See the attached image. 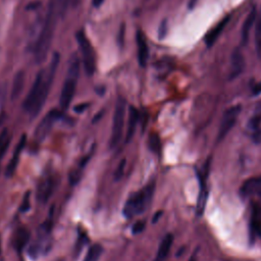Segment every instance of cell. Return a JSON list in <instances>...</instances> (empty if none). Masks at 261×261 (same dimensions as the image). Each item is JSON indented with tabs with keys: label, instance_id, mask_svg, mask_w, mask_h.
<instances>
[{
	"label": "cell",
	"instance_id": "obj_36",
	"mask_svg": "<svg viewBox=\"0 0 261 261\" xmlns=\"http://www.w3.org/2000/svg\"><path fill=\"white\" fill-rule=\"evenodd\" d=\"M0 253H1V238H0Z\"/></svg>",
	"mask_w": 261,
	"mask_h": 261
},
{
	"label": "cell",
	"instance_id": "obj_32",
	"mask_svg": "<svg viewBox=\"0 0 261 261\" xmlns=\"http://www.w3.org/2000/svg\"><path fill=\"white\" fill-rule=\"evenodd\" d=\"M159 38L162 39L165 37L166 35V32H167V23H166V19L162 20V22L160 23V27H159Z\"/></svg>",
	"mask_w": 261,
	"mask_h": 261
},
{
	"label": "cell",
	"instance_id": "obj_19",
	"mask_svg": "<svg viewBox=\"0 0 261 261\" xmlns=\"http://www.w3.org/2000/svg\"><path fill=\"white\" fill-rule=\"evenodd\" d=\"M139 112L134 106H129L128 108V114H127V123H126V134H125V143H128L136 132L137 123L139 121Z\"/></svg>",
	"mask_w": 261,
	"mask_h": 261
},
{
	"label": "cell",
	"instance_id": "obj_5",
	"mask_svg": "<svg viewBox=\"0 0 261 261\" xmlns=\"http://www.w3.org/2000/svg\"><path fill=\"white\" fill-rule=\"evenodd\" d=\"M76 42L81 50L85 71L88 75H92L96 70V53L95 50L83 31L76 32Z\"/></svg>",
	"mask_w": 261,
	"mask_h": 261
},
{
	"label": "cell",
	"instance_id": "obj_8",
	"mask_svg": "<svg viewBox=\"0 0 261 261\" xmlns=\"http://www.w3.org/2000/svg\"><path fill=\"white\" fill-rule=\"evenodd\" d=\"M241 112V106L240 105H234L229 107L227 110L222 115L220 125H219V130H218V136L217 139L218 141L222 140L233 127L234 123L238 120V117Z\"/></svg>",
	"mask_w": 261,
	"mask_h": 261
},
{
	"label": "cell",
	"instance_id": "obj_16",
	"mask_svg": "<svg viewBox=\"0 0 261 261\" xmlns=\"http://www.w3.org/2000/svg\"><path fill=\"white\" fill-rule=\"evenodd\" d=\"M243 197H251L261 192V175L250 177L243 182L240 190Z\"/></svg>",
	"mask_w": 261,
	"mask_h": 261
},
{
	"label": "cell",
	"instance_id": "obj_3",
	"mask_svg": "<svg viewBox=\"0 0 261 261\" xmlns=\"http://www.w3.org/2000/svg\"><path fill=\"white\" fill-rule=\"evenodd\" d=\"M154 189V182H150L139 192L133 194L123 205V215L127 218H132L135 215L143 213L151 203Z\"/></svg>",
	"mask_w": 261,
	"mask_h": 261
},
{
	"label": "cell",
	"instance_id": "obj_35",
	"mask_svg": "<svg viewBox=\"0 0 261 261\" xmlns=\"http://www.w3.org/2000/svg\"><path fill=\"white\" fill-rule=\"evenodd\" d=\"M162 214V211H158L155 215H154V219H153V222H156L157 221V219L160 217V215Z\"/></svg>",
	"mask_w": 261,
	"mask_h": 261
},
{
	"label": "cell",
	"instance_id": "obj_12",
	"mask_svg": "<svg viewBox=\"0 0 261 261\" xmlns=\"http://www.w3.org/2000/svg\"><path fill=\"white\" fill-rule=\"evenodd\" d=\"M53 192V179L50 175H44L37 186V199L41 203H46Z\"/></svg>",
	"mask_w": 261,
	"mask_h": 261
},
{
	"label": "cell",
	"instance_id": "obj_14",
	"mask_svg": "<svg viewBox=\"0 0 261 261\" xmlns=\"http://www.w3.org/2000/svg\"><path fill=\"white\" fill-rule=\"evenodd\" d=\"M248 132L256 142L261 141V104L255 109L248 122Z\"/></svg>",
	"mask_w": 261,
	"mask_h": 261
},
{
	"label": "cell",
	"instance_id": "obj_24",
	"mask_svg": "<svg viewBox=\"0 0 261 261\" xmlns=\"http://www.w3.org/2000/svg\"><path fill=\"white\" fill-rule=\"evenodd\" d=\"M102 252V246L100 244H94L88 249L83 261H99Z\"/></svg>",
	"mask_w": 261,
	"mask_h": 261
},
{
	"label": "cell",
	"instance_id": "obj_7",
	"mask_svg": "<svg viewBox=\"0 0 261 261\" xmlns=\"http://www.w3.org/2000/svg\"><path fill=\"white\" fill-rule=\"evenodd\" d=\"M60 116H61V112L59 110L57 109L50 110L37 125L34 133L35 139L39 142L43 141L49 135L53 125L60 118Z\"/></svg>",
	"mask_w": 261,
	"mask_h": 261
},
{
	"label": "cell",
	"instance_id": "obj_11",
	"mask_svg": "<svg viewBox=\"0 0 261 261\" xmlns=\"http://www.w3.org/2000/svg\"><path fill=\"white\" fill-rule=\"evenodd\" d=\"M25 142H27V136L23 134L20 137V139H19V141H18V143H17V145H16V147L14 149V152H13V154L11 156V159L8 162L7 167L5 169V175L7 177H11L14 174V172H15V170L17 168V165H18L20 154H21V152H22V150H23V148L25 146Z\"/></svg>",
	"mask_w": 261,
	"mask_h": 261
},
{
	"label": "cell",
	"instance_id": "obj_17",
	"mask_svg": "<svg viewBox=\"0 0 261 261\" xmlns=\"http://www.w3.org/2000/svg\"><path fill=\"white\" fill-rule=\"evenodd\" d=\"M230 19V16L229 15H226L225 17H223L214 28H212L208 33L207 35L205 36V44L207 47H211L212 45H214V43L216 42V40L218 39V37L220 36V34L222 33V31L224 30V28L226 27V24L228 23Z\"/></svg>",
	"mask_w": 261,
	"mask_h": 261
},
{
	"label": "cell",
	"instance_id": "obj_13",
	"mask_svg": "<svg viewBox=\"0 0 261 261\" xmlns=\"http://www.w3.org/2000/svg\"><path fill=\"white\" fill-rule=\"evenodd\" d=\"M136 43H137V53L138 61L140 66L145 67L149 58V49L147 44V39L144 33L141 30H138L136 33Z\"/></svg>",
	"mask_w": 261,
	"mask_h": 261
},
{
	"label": "cell",
	"instance_id": "obj_6",
	"mask_svg": "<svg viewBox=\"0 0 261 261\" xmlns=\"http://www.w3.org/2000/svg\"><path fill=\"white\" fill-rule=\"evenodd\" d=\"M50 233H51V230L39 226L38 238L29 246V250H28V254L33 259H36L45 255L50 250L52 245Z\"/></svg>",
	"mask_w": 261,
	"mask_h": 261
},
{
	"label": "cell",
	"instance_id": "obj_2",
	"mask_svg": "<svg viewBox=\"0 0 261 261\" xmlns=\"http://www.w3.org/2000/svg\"><path fill=\"white\" fill-rule=\"evenodd\" d=\"M68 4L69 0H50L43 27L34 48L35 60L38 63H41L46 59L52 44L58 19L63 15Z\"/></svg>",
	"mask_w": 261,
	"mask_h": 261
},
{
	"label": "cell",
	"instance_id": "obj_25",
	"mask_svg": "<svg viewBox=\"0 0 261 261\" xmlns=\"http://www.w3.org/2000/svg\"><path fill=\"white\" fill-rule=\"evenodd\" d=\"M256 28H255V47H256V52L258 56L261 58V7L260 11L257 14L256 18Z\"/></svg>",
	"mask_w": 261,
	"mask_h": 261
},
{
	"label": "cell",
	"instance_id": "obj_38",
	"mask_svg": "<svg viewBox=\"0 0 261 261\" xmlns=\"http://www.w3.org/2000/svg\"><path fill=\"white\" fill-rule=\"evenodd\" d=\"M1 261H2V260H1Z\"/></svg>",
	"mask_w": 261,
	"mask_h": 261
},
{
	"label": "cell",
	"instance_id": "obj_4",
	"mask_svg": "<svg viewBox=\"0 0 261 261\" xmlns=\"http://www.w3.org/2000/svg\"><path fill=\"white\" fill-rule=\"evenodd\" d=\"M125 109L126 103L125 100L119 97L115 104L113 120H112V128H111V136L109 139V147L111 149L115 148L122 137L123 126H124V117H125Z\"/></svg>",
	"mask_w": 261,
	"mask_h": 261
},
{
	"label": "cell",
	"instance_id": "obj_15",
	"mask_svg": "<svg viewBox=\"0 0 261 261\" xmlns=\"http://www.w3.org/2000/svg\"><path fill=\"white\" fill-rule=\"evenodd\" d=\"M30 230L24 226H20L14 230L11 239V244L16 252L20 253L22 251V249L25 247L30 240Z\"/></svg>",
	"mask_w": 261,
	"mask_h": 261
},
{
	"label": "cell",
	"instance_id": "obj_18",
	"mask_svg": "<svg viewBox=\"0 0 261 261\" xmlns=\"http://www.w3.org/2000/svg\"><path fill=\"white\" fill-rule=\"evenodd\" d=\"M257 14H258L257 9L255 6H253L244 20V23L242 27V32H241V41L243 44H247V42H248L251 29H252L253 24L256 22Z\"/></svg>",
	"mask_w": 261,
	"mask_h": 261
},
{
	"label": "cell",
	"instance_id": "obj_20",
	"mask_svg": "<svg viewBox=\"0 0 261 261\" xmlns=\"http://www.w3.org/2000/svg\"><path fill=\"white\" fill-rule=\"evenodd\" d=\"M230 79L237 77L244 69L245 66V61H244V56L242 52L238 49H236L232 54H231V59H230Z\"/></svg>",
	"mask_w": 261,
	"mask_h": 261
},
{
	"label": "cell",
	"instance_id": "obj_33",
	"mask_svg": "<svg viewBox=\"0 0 261 261\" xmlns=\"http://www.w3.org/2000/svg\"><path fill=\"white\" fill-rule=\"evenodd\" d=\"M88 107V104H80V105H77L76 107H74V111L75 112H79V113H81V112H83L84 110H86V108Z\"/></svg>",
	"mask_w": 261,
	"mask_h": 261
},
{
	"label": "cell",
	"instance_id": "obj_21",
	"mask_svg": "<svg viewBox=\"0 0 261 261\" xmlns=\"http://www.w3.org/2000/svg\"><path fill=\"white\" fill-rule=\"evenodd\" d=\"M172 243H173V236L171 233L165 234L159 245V248H158V251H157L154 261H165V259L167 258V255L170 251V248L172 246Z\"/></svg>",
	"mask_w": 261,
	"mask_h": 261
},
{
	"label": "cell",
	"instance_id": "obj_9",
	"mask_svg": "<svg viewBox=\"0 0 261 261\" xmlns=\"http://www.w3.org/2000/svg\"><path fill=\"white\" fill-rule=\"evenodd\" d=\"M77 79L79 77H76V76H72V75H68V74L66 75V79H65L62 89H61L60 99H59V104H60V107L62 110H66L73 99Z\"/></svg>",
	"mask_w": 261,
	"mask_h": 261
},
{
	"label": "cell",
	"instance_id": "obj_28",
	"mask_svg": "<svg viewBox=\"0 0 261 261\" xmlns=\"http://www.w3.org/2000/svg\"><path fill=\"white\" fill-rule=\"evenodd\" d=\"M30 206H31V192L27 191L25 194L23 195L22 201H21V203L19 205V211L24 213V212L29 211Z\"/></svg>",
	"mask_w": 261,
	"mask_h": 261
},
{
	"label": "cell",
	"instance_id": "obj_34",
	"mask_svg": "<svg viewBox=\"0 0 261 261\" xmlns=\"http://www.w3.org/2000/svg\"><path fill=\"white\" fill-rule=\"evenodd\" d=\"M104 0H92V3L95 7H100L103 4Z\"/></svg>",
	"mask_w": 261,
	"mask_h": 261
},
{
	"label": "cell",
	"instance_id": "obj_30",
	"mask_svg": "<svg viewBox=\"0 0 261 261\" xmlns=\"http://www.w3.org/2000/svg\"><path fill=\"white\" fill-rule=\"evenodd\" d=\"M124 167H125V159L123 158V159L119 162V164L117 165V168H116V170H115V172H114V178H115L116 180L119 179V178L122 176L123 171H124Z\"/></svg>",
	"mask_w": 261,
	"mask_h": 261
},
{
	"label": "cell",
	"instance_id": "obj_37",
	"mask_svg": "<svg viewBox=\"0 0 261 261\" xmlns=\"http://www.w3.org/2000/svg\"><path fill=\"white\" fill-rule=\"evenodd\" d=\"M190 261H195V260H194V259H191V260H190Z\"/></svg>",
	"mask_w": 261,
	"mask_h": 261
},
{
	"label": "cell",
	"instance_id": "obj_1",
	"mask_svg": "<svg viewBox=\"0 0 261 261\" xmlns=\"http://www.w3.org/2000/svg\"><path fill=\"white\" fill-rule=\"evenodd\" d=\"M59 53L54 52L49 64L37 73L35 82L23 100V110L33 117L41 111L44 103L46 102L59 64Z\"/></svg>",
	"mask_w": 261,
	"mask_h": 261
},
{
	"label": "cell",
	"instance_id": "obj_26",
	"mask_svg": "<svg viewBox=\"0 0 261 261\" xmlns=\"http://www.w3.org/2000/svg\"><path fill=\"white\" fill-rule=\"evenodd\" d=\"M9 143H10V136L8 134V130L4 128L0 134V163H1L2 157L4 156V154L8 149Z\"/></svg>",
	"mask_w": 261,
	"mask_h": 261
},
{
	"label": "cell",
	"instance_id": "obj_22",
	"mask_svg": "<svg viewBox=\"0 0 261 261\" xmlns=\"http://www.w3.org/2000/svg\"><path fill=\"white\" fill-rule=\"evenodd\" d=\"M91 155H92V150L89 154L85 155L80 161L79 163L76 164V166H74L70 172H69V175H68V179L70 181L71 185H75L76 182H79V180L81 179L82 177V174H83V170H84V167L86 166L87 162L89 161V159L91 158Z\"/></svg>",
	"mask_w": 261,
	"mask_h": 261
},
{
	"label": "cell",
	"instance_id": "obj_10",
	"mask_svg": "<svg viewBox=\"0 0 261 261\" xmlns=\"http://www.w3.org/2000/svg\"><path fill=\"white\" fill-rule=\"evenodd\" d=\"M249 224L251 240H256L261 236V206L256 202L251 205Z\"/></svg>",
	"mask_w": 261,
	"mask_h": 261
},
{
	"label": "cell",
	"instance_id": "obj_31",
	"mask_svg": "<svg viewBox=\"0 0 261 261\" xmlns=\"http://www.w3.org/2000/svg\"><path fill=\"white\" fill-rule=\"evenodd\" d=\"M144 228H145V221H144V220H139V221H137V222L133 225V227H132V232H133L134 234H137V233L142 232V231L144 230Z\"/></svg>",
	"mask_w": 261,
	"mask_h": 261
},
{
	"label": "cell",
	"instance_id": "obj_23",
	"mask_svg": "<svg viewBox=\"0 0 261 261\" xmlns=\"http://www.w3.org/2000/svg\"><path fill=\"white\" fill-rule=\"evenodd\" d=\"M24 86V72L22 70H19L15 73L13 81H12V87H11V94L10 97L12 100H16L20 93L22 92Z\"/></svg>",
	"mask_w": 261,
	"mask_h": 261
},
{
	"label": "cell",
	"instance_id": "obj_27",
	"mask_svg": "<svg viewBox=\"0 0 261 261\" xmlns=\"http://www.w3.org/2000/svg\"><path fill=\"white\" fill-rule=\"evenodd\" d=\"M148 146L149 149L154 153H159L161 150L160 138L156 133H151L148 138Z\"/></svg>",
	"mask_w": 261,
	"mask_h": 261
},
{
	"label": "cell",
	"instance_id": "obj_29",
	"mask_svg": "<svg viewBox=\"0 0 261 261\" xmlns=\"http://www.w3.org/2000/svg\"><path fill=\"white\" fill-rule=\"evenodd\" d=\"M5 95H6V87L5 85H2L0 87V121L3 116V108H4V102H5Z\"/></svg>",
	"mask_w": 261,
	"mask_h": 261
}]
</instances>
